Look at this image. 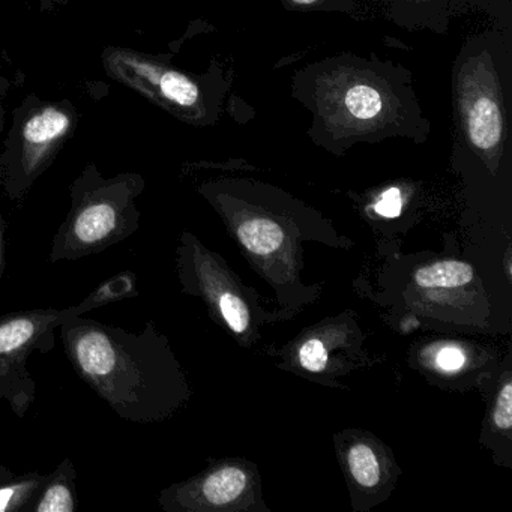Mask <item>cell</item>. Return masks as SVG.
I'll return each mask as SVG.
<instances>
[{
	"instance_id": "cell-18",
	"label": "cell",
	"mask_w": 512,
	"mask_h": 512,
	"mask_svg": "<svg viewBox=\"0 0 512 512\" xmlns=\"http://www.w3.org/2000/svg\"><path fill=\"white\" fill-rule=\"evenodd\" d=\"M436 364L446 373H454L466 364V355L457 346H445L437 352Z\"/></svg>"
},
{
	"instance_id": "cell-5",
	"label": "cell",
	"mask_w": 512,
	"mask_h": 512,
	"mask_svg": "<svg viewBox=\"0 0 512 512\" xmlns=\"http://www.w3.org/2000/svg\"><path fill=\"white\" fill-rule=\"evenodd\" d=\"M106 65L113 77L191 124H211L221 110L224 83L202 85L188 74L128 50H109Z\"/></svg>"
},
{
	"instance_id": "cell-1",
	"label": "cell",
	"mask_w": 512,
	"mask_h": 512,
	"mask_svg": "<svg viewBox=\"0 0 512 512\" xmlns=\"http://www.w3.org/2000/svg\"><path fill=\"white\" fill-rule=\"evenodd\" d=\"M293 97L311 113V140L329 149L401 137L422 143L430 122L422 115L412 76L400 65L340 55L302 68Z\"/></svg>"
},
{
	"instance_id": "cell-6",
	"label": "cell",
	"mask_w": 512,
	"mask_h": 512,
	"mask_svg": "<svg viewBox=\"0 0 512 512\" xmlns=\"http://www.w3.org/2000/svg\"><path fill=\"white\" fill-rule=\"evenodd\" d=\"M71 127L73 119L61 107H43L31 113L20 128L16 145L0 161V190L11 200H22L52 164Z\"/></svg>"
},
{
	"instance_id": "cell-13",
	"label": "cell",
	"mask_w": 512,
	"mask_h": 512,
	"mask_svg": "<svg viewBox=\"0 0 512 512\" xmlns=\"http://www.w3.org/2000/svg\"><path fill=\"white\" fill-rule=\"evenodd\" d=\"M218 308H220L221 316L233 332L242 334V332L247 331L248 325H250V313H248L247 305L241 298L232 295V293H223L218 299Z\"/></svg>"
},
{
	"instance_id": "cell-15",
	"label": "cell",
	"mask_w": 512,
	"mask_h": 512,
	"mask_svg": "<svg viewBox=\"0 0 512 512\" xmlns=\"http://www.w3.org/2000/svg\"><path fill=\"white\" fill-rule=\"evenodd\" d=\"M299 362L305 370L313 371V373L322 371L328 365V352H326L322 341L316 340V338L308 340L299 350Z\"/></svg>"
},
{
	"instance_id": "cell-2",
	"label": "cell",
	"mask_w": 512,
	"mask_h": 512,
	"mask_svg": "<svg viewBox=\"0 0 512 512\" xmlns=\"http://www.w3.org/2000/svg\"><path fill=\"white\" fill-rule=\"evenodd\" d=\"M59 329L71 367L119 418L164 421L190 395L169 341L154 322L134 332L80 314Z\"/></svg>"
},
{
	"instance_id": "cell-9",
	"label": "cell",
	"mask_w": 512,
	"mask_h": 512,
	"mask_svg": "<svg viewBox=\"0 0 512 512\" xmlns=\"http://www.w3.org/2000/svg\"><path fill=\"white\" fill-rule=\"evenodd\" d=\"M46 479L38 472L17 475L0 464V512H29Z\"/></svg>"
},
{
	"instance_id": "cell-8",
	"label": "cell",
	"mask_w": 512,
	"mask_h": 512,
	"mask_svg": "<svg viewBox=\"0 0 512 512\" xmlns=\"http://www.w3.org/2000/svg\"><path fill=\"white\" fill-rule=\"evenodd\" d=\"M77 470L71 458H64L50 475L32 502L29 512H76Z\"/></svg>"
},
{
	"instance_id": "cell-14",
	"label": "cell",
	"mask_w": 512,
	"mask_h": 512,
	"mask_svg": "<svg viewBox=\"0 0 512 512\" xmlns=\"http://www.w3.org/2000/svg\"><path fill=\"white\" fill-rule=\"evenodd\" d=\"M290 10L319 11V13L346 14L355 16L356 0H283Z\"/></svg>"
},
{
	"instance_id": "cell-16",
	"label": "cell",
	"mask_w": 512,
	"mask_h": 512,
	"mask_svg": "<svg viewBox=\"0 0 512 512\" xmlns=\"http://www.w3.org/2000/svg\"><path fill=\"white\" fill-rule=\"evenodd\" d=\"M374 211L383 218L400 217L403 211V194L400 188H388L380 194L379 200L374 203Z\"/></svg>"
},
{
	"instance_id": "cell-7",
	"label": "cell",
	"mask_w": 512,
	"mask_h": 512,
	"mask_svg": "<svg viewBox=\"0 0 512 512\" xmlns=\"http://www.w3.org/2000/svg\"><path fill=\"white\" fill-rule=\"evenodd\" d=\"M481 0H377L385 16L407 31L446 34L452 20Z\"/></svg>"
},
{
	"instance_id": "cell-12",
	"label": "cell",
	"mask_w": 512,
	"mask_h": 512,
	"mask_svg": "<svg viewBox=\"0 0 512 512\" xmlns=\"http://www.w3.org/2000/svg\"><path fill=\"white\" fill-rule=\"evenodd\" d=\"M349 469L353 478L362 487L371 488L379 484L380 466L370 446L358 443L349 452Z\"/></svg>"
},
{
	"instance_id": "cell-3",
	"label": "cell",
	"mask_w": 512,
	"mask_h": 512,
	"mask_svg": "<svg viewBox=\"0 0 512 512\" xmlns=\"http://www.w3.org/2000/svg\"><path fill=\"white\" fill-rule=\"evenodd\" d=\"M139 296L134 272L124 271L89 293L73 307L34 308L0 316V400L25 418L37 398V382L28 370L32 352L47 355L55 347V331L68 319Z\"/></svg>"
},
{
	"instance_id": "cell-19",
	"label": "cell",
	"mask_w": 512,
	"mask_h": 512,
	"mask_svg": "<svg viewBox=\"0 0 512 512\" xmlns=\"http://www.w3.org/2000/svg\"><path fill=\"white\" fill-rule=\"evenodd\" d=\"M5 235H7V221H5L2 209H0V278H2V274H4Z\"/></svg>"
},
{
	"instance_id": "cell-4",
	"label": "cell",
	"mask_w": 512,
	"mask_h": 512,
	"mask_svg": "<svg viewBox=\"0 0 512 512\" xmlns=\"http://www.w3.org/2000/svg\"><path fill=\"white\" fill-rule=\"evenodd\" d=\"M145 190L140 175L103 178L88 167L71 187V208L52 241V263L73 262L131 238L139 230L136 200Z\"/></svg>"
},
{
	"instance_id": "cell-17",
	"label": "cell",
	"mask_w": 512,
	"mask_h": 512,
	"mask_svg": "<svg viewBox=\"0 0 512 512\" xmlns=\"http://www.w3.org/2000/svg\"><path fill=\"white\" fill-rule=\"evenodd\" d=\"M494 424L502 430H509L512 427V383H505L500 389L499 397L494 409Z\"/></svg>"
},
{
	"instance_id": "cell-11",
	"label": "cell",
	"mask_w": 512,
	"mask_h": 512,
	"mask_svg": "<svg viewBox=\"0 0 512 512\" xmlns=\"http://www.w3.org/2000/svg\"><path fill=\"white\" fill-rule=\"evenodd\" d=\"M238 238L250 253L256 256H269L283 244V230L269 220H250L241 224Z\"/></svg>"
},
{
	"instance_id": "cell-10",
	"label": "cell",
	"mask_w": 512,
	"mask_h": 512,
	"mask_svg": "<svg viewBox=\"0 0 512 512\" xmlns=\"http://www.w3.org/2000/svg\"><path fill=\"white\" fill-rule=\"evenodd\" d=\"M472 278V266L458 260L433 263L415 272V283L422 289H452L464 286Z\"/></svg>"
}]
</instances>
